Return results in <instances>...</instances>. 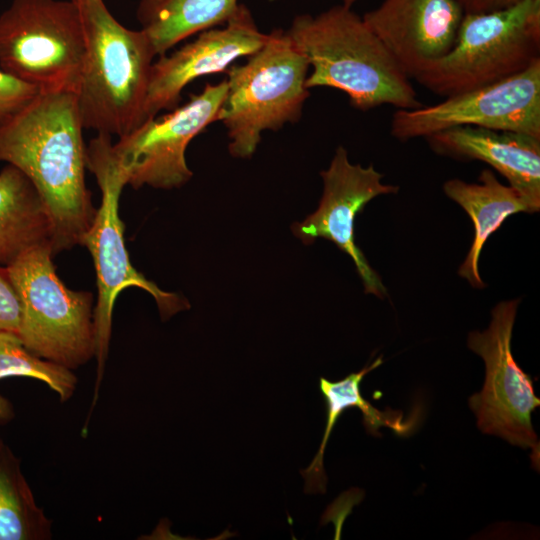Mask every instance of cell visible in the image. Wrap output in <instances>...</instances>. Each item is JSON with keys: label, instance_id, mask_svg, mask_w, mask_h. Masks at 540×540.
Wrapping results in <instances>:
<instances>
[{"label": "cell", "instance_id": "cell-1", "mask_svg": "<svg viewBox=\"0 0 540 540\" xmlns=\"http://www.w3.org/2000/svg\"><path fill=\"white\" fill-rule=\"evenodd\" d=\"M83 129L73 91L40 92L0 126V161L22 171L39 193L53 255L81 244L97 210L85 182Z\"/></svg>", "mask_w": 540, "mask_h": 540}, {"label": "cell", "instance_id": "cell-2", "mask_svg": "<svg viewBox=\"0 0 540 540\" xmlns=\"http://www.w3.org/2000/svg\"><path fill=\"white\" fill-rule=\"evenodd\" d=\"M286 32L313 68L306 79L308 89H339L362 111L381 105L422 106L411 78L351 6L299 15Z\"/></svg>", "mask_w": 540, "mask_h": 540}, {"label": "cell", "instance_id": "cell-3", "mask_svg": "<svg viewBox=\"0 0 540 540\" xmlns=\"http://www.w3.org/2000/svg\"><path fill=\"white\" fill-rule=\"evenodd\" d=\"M86 50L76 95L83 128L125 136L142 125L153 59L143 30L123 26L103 0H76Z\"/></svg>", "mask_w": 540, "mask_h": 540}, {"label": "cell", "instance_id": "cell-4", "mask_svg": "<svg viewBox=\"0 0 540 540\" xmlns=\"http://www.w3.org/2000/svg\"><path fill=\"white\" fill-rule=\"evenodd\" d=\"M111 136L98 133L86 147V166L95 175L101 190V205L81 239L93 259L97 277L95 330L96 381L88 417L98 399L112 331V314L119 293L128 287L147 291L156 301L161 318L167 320L190 307L183 297L161 290L131 264L124 241V223L119 200L127 180L112 152Z\"/></svg>", "mask_w": 540, "mask_h": 540}, {"label": "cell", "instance_id": "cell-5", "mask_svg": "<svg viewBox=\"0 0 540 540\" xmlns=\"http://www.w3.org/2000/svg\"><path fill=\"white\" fill-rule=\"evenodd\" d=\"M540 60V0L464 14L452 48L416 74L432 93L448 97L520 73Z\"/></svg>", "mask_w": 540, "mask_h": 540}, {"label": "cell", "instance_id": "cell-6", "mask_svg": "<svg viewBox=\"0 0 540 540\" xmlns=\"http://www.w3.org/2000/svg\"><path fill=\"white\" fill-rule=\"evenodd\" d=\"M309 67L287 32L278 29L246 63L228 68L219 121L227 129L233 157L250 158L264 130L276 131L301 118L310 95L306 87Z\"/></svg>", "mask_w": 540, "mask_h": 540}, {"label": "cell", "instance_id": "cell-7", "mask_svg": "<svg viewBox=\"0 0 540 540\" xmlns=\"http://www.w3.org/2000/svg\"><path fill=\"white\" fill-rule=\"evenodd\" d=\"M52 256L46 242L6 266L22 307L17 334L37 356L75 370L95 357L93 296L67 288Z\"/></svg>", "mask_w": 540, "mask_h": 540}, {"label": "cell", "instance_id": "cell-8", "mask_svg": "<svg viewBox=\"0 0 540 540\" xmlns=\"http://www.w3.org/2000/svg\"><path fill=\"white\" fill-rule=\"evenodd\" d=\"M85 50L76 0H13L0 15V69L41 92H76Z\"/></svg>", "mask_w": 540, "mask_h": 540}, {"label": "cell", "instance_id": "cell-9", "mask_svg": "<svg viewBox=\"0 0 540 540\" xmlns=\"http://www.w3.org/2000/svg\"><path fill=\"white\" fill-rule=\"evenodd\" d=\"M519 300L503 301L492 310L489 327L469 333L467 345L485 363V381L469 406L484 434L497 435L512 445L532 450L539 463V441L531 421L540 405L533 381L516 363L511 351L512 330Z\"/></svg>", "mask_w": 540, "mask_h": 540}, {"label": "cell", "instance_id": "cell-10", "mask_svg": "<svg viewBox=\"0 0 540 540\" xmlns=\"http://www.w3.org/2000/svg\"><path fill=\"white\" fill-rule=\"evenodd\" d=\"M459 126L514 131L540 139V60L520 73L448 96L440 103L397 109L390 133L405 141Z\"/></svg>", "mask_w": 540, "mask_h": 540}, {"label": "cell", "instance_id": "cell-11", "mask_svg": "<svg viewBox=\"0 0 540 540\" xmlns=\"http://www.w3.org/2000/svg\"><path fill=\"white\" fill-rule=\"evenodd\" d=\"M227 94V81L207 83L183 106L145 121L112 145L114 157L124 171L127 185L158 189L178 188L192 177L185 152L190 141L211 123Z\"/></svg>", "mask_w": 540, "mask_h": 540}, {"label": "cell", "instance_id": "cell-12", "mask_svg": "<svg viewBox=\"0 0 540 540\" xmlns=\"http://www.w3.org/2000/svg\"><path fill=\"white\" fill-rule=\"evenodd\" d=\"M320 175L324 188L318 208L302 222L292 225L293 234L306 245L317 238L333 242L351 257L365 293L385 298V286L355 243L354 222L369 201L379 195L397 193L399 187L383 184L384 175L373 165L363 167L350 163L346 149L341 146L336 149L328 169Z\"/></svg>", "mask_w": 540, "mask_h": 540}, {"label": "cell", "instance_id": "cell-13", "mask_svg": "<svg viewBox=\"0 0 540 540\" xmlns=\"http://www.w3.org/2000/svg\"><path fill=\"white\" fill-rule=\"evenodd\" d=\"M268 38L269 34L258 29L248 8L239 4L223 28L202 31L192 42L160 56L151 66L145 121L161 110L175 109L181 92L193 80L226 72L235 60L252 55Z\"/></svg>", "mask_w": 540, "mask_h": 540}, {"label": "cell", "instance_id": "cell-14", "mask_svg": "<svg viewBox=\"0 0 540 540\" xmlns=\"http://www.w3.org/2000/svg\"><path fill=\"white\" fill-rule=\"evenodd\" d=\"M463 15L456 0H384L362 18L414 78L452 48Z\"/></svg>", "mask_w": 540, "mask_h": 540}, {"label": "cell", "instance_id": "cell-15", "mask_svg": "<svg viewBox=\"0 0 540 540\" xmlns=\"http://www.w3.org/2000/svg\"><path fill=\"white\" fill-rule=\"evenodd\" d=\"M425 139L440 155L489 164L540 209L539 138L514 131L459 126Z\"/></svg>", "mask_w": 540, "mask_h": 540}, {"label": "cell", "instance_id": "cell-16", "mask_svg": "<svg viewBox=\"0 0 540 540\" xmlns=\"http://www.w3.org/2000/svg\"><path fill=\"white\" fill-rule=\"evenodd\" d=\"M478 180L479 183H467L451 179L444 183L443 190L467 212L474 226V239L458 274L472 287L484 288L478 263L487 239L507 217L519 212L535 213L539 210L515 188L500 183L491 170L484 169Z\"/></svg>", "mask_w": 540, "mask_h": 540}, {"label": "cell", "instance_id": "cell-17", "mask_svg": "<svg viewBox=\"0 0 540 540\" xmlns=\"http://www.w3.org/2000/svg\"><path fill=\"white\" fill-rule=\"evenodd\" d=\"M382 357H378L372 364L364 367L356 373H350L339 381H329L320 378L319 388L326 405V425L318 451L310 465L301 470L305 479L304 491L306 493H325L327 476L324 470L323 458L326 445L331 432L344 411L357 408L362 412L363 425L366 431L373 435H379L380 427H388L397 435L408 436L417 425V414H413L409 420H404V414L399 410L387 409L380 411L366 400L360 390L363 378L382 364Z\"/></svg>", "mask_w": 540, "mask_h": 540}, {"label": "cell", "instance_id": "cell-18", "mask_svg": "<svg viewBox=\"0 0 540 540\" xmlns=\"http://www.w3.org/2000/svg\"><path fill=\"white\" fill-rule=\"evenodd\" d=\"M51 239L46 208L29 178L7 164L0 171V266Z\"/></svg>", "mask_w": 540, "mask_h": 540}, {"label": "cell", "instance_id": "cell-19", "mask_svg": "<svg viewBox=\"0 0 540 540\" xmlns=\"http://www.w3.org/2000/svg\"><path fill=\"white\" fill-rule=\"evenodd\" d=\"M238 0H140L137 19L156 56L189 36L225 24Z\"/></svg>", "mask_w": 540, "mask_h": 540}, {"label": "cell", "instance_id": "cell-20", "mask_svg": "<svg viewBox=\"0 0 540 540\" xmlns=\"http://www.w3.org/2000/svg\"><path fill=\"white\" fill-rule=\"evenodd\" d=\"M52 525L35 500L20 459L0 438V540H50Z\"/></svg>", "mask_w": 540, "mask_h": 540}, {"label": "cell", "instance_id": "cell-21", "mask_svg": "<svg viewBox=\"0 0 540 540\" xmlns=\"http://www.w3.org/2000/svg\"><path fill=\"white\" fill-rule=\"evenodd\" d=\"M28 377L42 381L61 402L69 401L76 391L78 379L73 370L41 358L28 350L19 335L0 332V379Z\"/></svg>", "mask_w": 540, "mask_h": 540}, {"label": "cell", "instance_id": "cell-22", "mask_svg": "<svg viewBox=\"0 0 540 540\" xmlns=\"http://www.w3.org/2000/svg\"><path fill=\"white\" fill-rule=\"evenodd\" d=\"M40 89L0 69V126L25 108Z\"/></svg>", "mask_w": 540, "mask_h": 540}, {"label": "cell", "instance_id": "cell-23", "mask_svg": "<svg viewBox=\"0 0 540 540\" xmlns=\"http://www.w3.org/2000/svg\"><path fill=\"white\" fill-rule=\"evenodd\" d=\"M22 318V307L18 293L8 275L0 266V332L18 333Z\"/></svg>", "mask_w": 540, "mask_h": 540}, {"label": "cell", "instance_id": "cell-24", "mask_svg": "<svg viewBox=\"0 0 540 540\" xmlns=\"http://www.w3.org/2000/svg\"><path fill=\"white\" fill-rule=\"evenodd\" d=\"M521 0H456L464 14L489 13L506 9Z\"/></svg>", "mask_w": 540, "mask_h": 540}, {"label": "cell", "instance_id": "cell-25", "mask_svg": "<svg viewBox=\"0 0 540 540\" xmlns=\"http://www.w3.org/2000/svg\"><path fill=\"white\" fill-rule=\"evenodd\" d=\"M15 416L13 404L0 394V425L9 423Z\"/></svg>", "mask_w": 540, "mask_h": 540}, {"label": "cell", "instance_id": "cell-26", "mask_svg": "<svg viewBox=\"0 0 540 540\" xmlns=\"http://www.w3.org/2000/svg\"><path fill=\"white\" fill-rule=\"evenodd\" d=\"M343 2V5L351 6L353 3H355L358 0H341Z\"/></svg>", "mask_w": 540, "mask_h": 540}]
</instances>
